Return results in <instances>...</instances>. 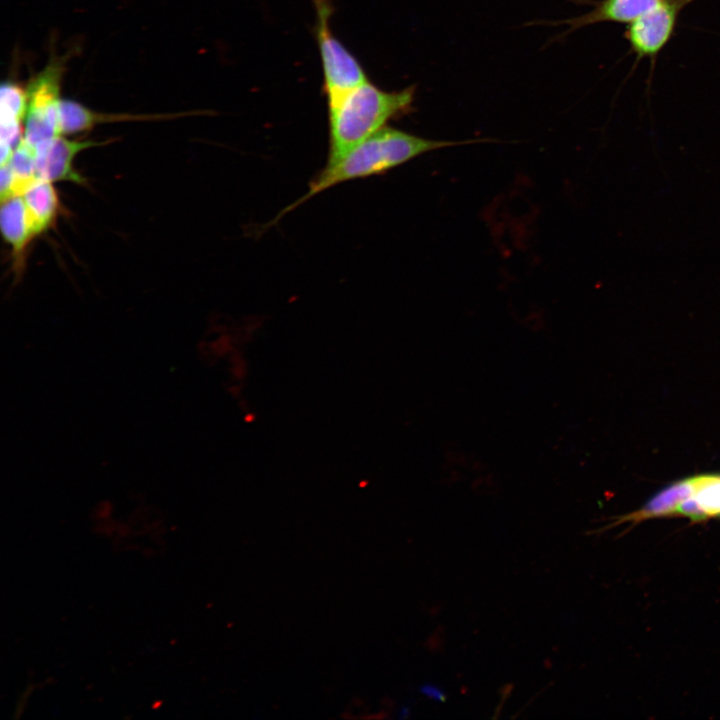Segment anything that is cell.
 I'll return each instance as SVG.
<instances>
[{
    "mask_svg": "<svg viewBox=\"0 0 720 720\" xmlns=\"http://www.w3.org/2000/svg\"><path fill=\"white\" fill-rule=\"evenodd\" d=\"M103 144L105 142L68 139L59 135L37 145L34 148L37 156L38 179L84 184L85 179L73 166L74 159L81 151Z\"/></svg>",
    "mask_w": 720,
    "mask_h": 720,
    "instance_id": "cell-6",
    "label": "cell"
},
{
    "mask_svg": "<svg viewBox=\"0 0 720 720\" xmlns=\"http://www.w3.org/2000/svg\"><path fill=\"white\" fill-rule=\"evenodd\" d=\"M16 195L15 177L8 164L1 165L0 199L1 201H4Z\"/></svg>",
    "mask_w": 720,
    "mask_h": 720,
    "instance_id": "cell-15",
    "label": "cell"
},
{
    "mask_svg": "<svg viewBox=\"0 0 720 720\" xmlns=\"http://www.w3.org/2000/svg\"><path fill=\"white\" fill-rule=\"evenodd\" d=\"M661 0H601L589 12L562 20L569 25L567 33L599 22H617L630 24Z\"/></svg>",
    "mask_w": 720,
    "mask_h": 720,
    "instance_id": "cell-8",
    "label": "cell"
},
{
    "mask_svg": "<svg viewBox=\"0 0 720 720\" xmlns=\"http://www.w3.org/2000/svg\"><path fill=\"white\" fill-rule=\"evenodd\" d=\"M53 182L37 179L21 194L37 235L54 222L59 210V199Z\"/></svg>",
    "mask_w": 720,
    "mask_h": 720,
    "instance_id": "cell-12",
    "label": "cell"
},
{
    "mask_svg": "<svg viewBox=\"0 0 720 720\" xmlns=\"http://www.w3.org/2000/svg\"><path fill=\"white\" fill-rule=\"evenodd\" d=\"M169 115H134L100 113L73 100L62 99L60 102L61 134H75L91 130L96 125L108 122L145 121L160 119Z\"/></svg>",
    "mask_w": 720,
    "mask_h": 720,
    "instance_id": "cell-10",
    "label": "cell"
},
{
    "mask_svg": "<svg viewBox=\"0 0 720 720\" xmlns=\"http://www.w3.org/2000/svg\"><path fill=\"white\" fill-rule=\"evenodd\" d=\"M420 692L428 698L437 701H444L446 695L442 689L432 684H425L420 687Z\"/></svg>",
    "mask_w": 720,
    "mask_h": 720,
    "instance_id": "cell-16",
    "label": "cell"
},
{
    "mask_svg": "<svg viewBox=\"0 0 720 720\" xmlns=\"http://www.w3.org/2000/svg\"><path fill=\"white\" fill-rule=\"evenodd\" d=\"M7 164L15 177L17 195H21L38 179L36 150L24 137L13 150Z\"/></svg>",
    "mask_w": 720,
    "mask_h": 720,
    "instance_id": "cell-13",
    "label": "cell"
},
{
    "mask_svg": "<svg viewBox=\"0 0 720 720\" xmlns=\"http://www.w3.org/2000/svg\"><path fill=\"white\" fill-rule=\"evenodd\" d=\"M694 490L678 508L676 515L693 522L720 517V474L694 476Z\"/></svg>",
    "mask_w": 720,
    "mask_h": 720,
    "instance_id": "cell-11",
    "label": "cell"
},
{
    "mask_svg": "<svg viewBox=\"0 0 720 720\" xmlns=\"http://www.w3.org/2000/svg\"><path fill=\"white\" fill-rule=\"evenodd\" d=\"M0 226L16 266L22 265L24 252L37 233L21 195L1 201Z\"/></svg>",
    "mask_w": 720,
    "mask_h": 720,
    "instance_id": "cell-7",
    "label": "cell"
},
{
    "mask_svg": "<svg viewBox=\"0 0 720 720\" xmlns=\"http://www.w3.org/2000/svg\"><path fill=\"white\" fill-rule=\"evenodd\" d=\"M415 85L386 91L369 80L328 105V161L337 160L354 146L385 127L387 122L409 113Z\"/></svg>",
    "mask_w": 720,
    "mask_h": 720,
    "instance_id": "cell-2",
    "label": "cell"
},
{
    "mask_svg": "<svg viewBox=\"0 0 720 720\" xmlns=\"http://www.w3.org/2000/svg\"><path fill=\"white\" fill-rule=\"evenodd\" d=\"M694 476L678 480L651 497L640 509L619 517L611 526L623 522L638 523L659 517L674 516L679 506L694 490Z\"/></svg>",
    "mask_w": 720,
    "mask_h": 720,
    "instance_id": "cell-9",
    "label": "cell"
},
{
    "mask_svg": "<svg viewBox=\"0 0 720 720\" xmlns=\"http://www.w3.org/2000/svg\"><path fill=\"white\" fill-rule=\"evenodd\" d=\"M66 62V56H52L26 88L28 105L23 137L33 147L62 135L60 87Z\"/></svg>",
    "mask_w": 720,
    "mask_h": 720,
    "instance_id": "cell-4",
    "label": "cell"
},
{
    "mask_svg": "<svg viewBox=\"0 0 720 720\" xmlns=\"http://www.w3.org/2000/svg\"><path fill=\"white\" fill-rule=\"evenodd\" d=\"M489 139L443 141L423 138L385 126L325 167L309 183L307 192L285 208L283 216L325 190L350 180L380 175L427 152Z\"/></svg>",
    "mask_w": 720,
    "mask_h": 720,
    "instance_id": "cell-1",
    "label": "cell"
},
{
    "mask_svg": "<svg viewBox=\"0 0 720 720\" xmlns=\"http://www.w3.org/2000/svg\"><path fill=\"white\" fill-rule=\"evenodd\" d=\"M1 125H24L27 113V91L17 83L5 81L1 85Z\"/></svg>",
    "mask_w": 720,
    "mask_h": 720,
    "instance_id": "cell-14",
    "label": "cell"
},
{
    "mask_svg": "<svg viewBox=\"0 0 720 720\" xmlns=\"http://www.w3.org/2000/svg\"><path fill=\"white\" fill-rule=\"evenodd\" d=\"M316 12L314 33L319 48L324 92L327 104L368 80L355 56L333 34L330 19L334 7L331 0H313Z\"/></svg>",
    "mask_w": 720,
    "mask_h": 720,
    "instance_id": "cell-3",
    "label": "cell"
},
{
    "mask_svg": "<svg viewBox=\"0 0 720 720\" xmlns=\"http://www.w3.org/2000/svg\"><path fill=\"white\" fill-rule=\"evenodd\" d=\"M692 0H661L631 22L624 33L639 58L656 56L671 39L681 9Z\"/></svg>",
    "mask_w": 720,
    "mask_h": 720,
    "instance_id": "cell-5",
    "label": "cell"
}]
</instances>
